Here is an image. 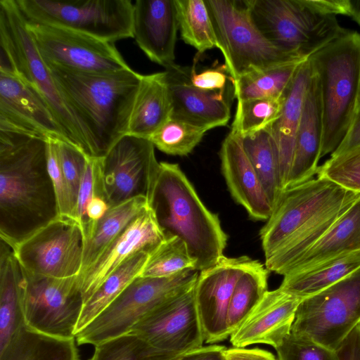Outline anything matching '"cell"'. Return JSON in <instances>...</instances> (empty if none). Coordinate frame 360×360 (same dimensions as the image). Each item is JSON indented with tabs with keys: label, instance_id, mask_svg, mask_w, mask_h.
I'll list each match as a JSON object with an SVG mask.
<instances>
[{
	"label": "cell",
	"instance_id": "obj_48",
	"mask_svg": "<svg viewBox=\"0 0 360 360\" xmlns=\"http://www.w3.org/2000/svg\"><path fill=\"white\" fill-rule=\"evenodd\" d=\"M335 352L340 360H360V323L343 340Z\"/></svg>",
	"mask_w": 360,
	"mask_h": 360
},
{
	"label": "cell",
	"instance_id": "obj_40",
	"mask_svg": "<svg viewBox=\"0 0 360 360\" xmlns=\"http://www.w3.org/2000/svg\"><path fill=\"white\" fill-rule=\"evenodd\" d=\"M181 356L162 353L130 332L94 346L88 360H178Z\"/></svg>",
	"mask_w": 360,
	"mask_h": 360
},
{
	"label": "cell",
	"instance_id": "obj_9",
	"mask_svg": "<svg viewBox=\"0 0 360 360\" xmlns=\"http://www.w3.org/2000/svg\"><path fill=\"white\" fill-rule=\"evenodd\" d=\"M199 272L188 269L167 277L137 276L75 335L79 345L96 346L130 333L148 312L195 286Z\"/></svg>",
	"mask_w": 360,
	"mask_h": 360
},
{
	"label": "cell",
	"instance_id": "obj_27",
	"mask_svg": "<svg viewBox=\"0 0 360 360\" xmlns=\"http://www.w3.org/2000/svg\"><path fill=\"white\" fill-rule=\"evenodd\" d=\"M360 250V198L285 272L304 271L340 255Z\"/></svg>",
	"mask_w": 360,
	"mask_h": 360
},
{
	"label": "cell",
	"instance_id": "obj_19",
	"mask_svg": "<svg viewBox=\"0 0 360 360\" xmlns=\"http://www.w3.org/2000/svg\"><path fill=\"white\" fill-rule=\"evenodd\" d=\"M165 240V237L148 205L99 257L78 276L84 304L105 278L127 259L141 251L150 254Z\"/></svg>",
	"mask_w": 360,
	"mask_h": 360
},
{
	"label": "cell",
	"instance_id": "obj_36",
	"mask_svg": "<svg viewBox=\"0 0 360 360\" xmlns=\"http://www.w3.org/2000/svg\"><path fill=\"white\" fill-rule=\"evenodd\" d=\"M267 280L268 270L257 261L240 276L228 309L227 327L229 335L236 330L268 290Z\"/></svg>",
	"mask_w": 360,
	"mask_h": 360
},
{
	"label": "cell",
	"instance_id": "obj_37",
	"mask_svg": "<svg viewBox=\"0 0 360 360\" xmlns=\"http://www.w3.org/2000/svg\"><path fill=\"white\" fill-rule=\"evenodd\" d=\"M285 96L237 101L230 131L243 138L267 129L280 116Z\"/></svg>",
	"mask_w": 360,
	"mask_h": 360
},
{
	"label": "cell",
	"instance_id": "obj_35",
	"mask_svg": "<svg viewBox=\"0 0 360 360\" xmlns=\"http://www.w3.org/2000/svg\"><path fill=\"white\" fill-rule=\"evenodd\" d=\"M179 30L185 43L198 53L217 48L208 9L203 0H174Z\"/></svg>",
	"mask_w": 360,
	"mask_h": 360
},
{
	"label": "cell",
	"instance_id": "obj_39",
	"mask_svg": "<svg viewBox=\"0 0 360 360\" xmlns=\"http://www.w3.org/2000/svg\"><path fill=\"white\" fill-rule=\"evenodd\" d=\"M207 131L202 127L170 117L148 140L166 154L185 156L201 141Z\"/></svg>",
	"mask_w": 360,
	"mask_h": 360
},
{
	"label": "cell",
	"instance_id": "obj_14",
	"mask_svg": "<svg viewBox=\"0 0 360 360\" xmlns=\"http://www.w3.org/2000/svg\"><path fill=\"white\" fill-rule=\"evenodd\" d=\"M27 22L47 65L92 74L112 73L131 68L114 43L59 27Z\"/></svg>",
	"mask_w": 360,
	"mask_h": 360
},
{
	"label": "cell",
	"instance_id": "obj_46",
	"mask_svg": "<svg viewBox=\"0 0 360 360\" xmlns=\"http://www.w3.org/2000/svg\"><path fill=\"white\" fill-rule=\"evenodd\" d=\"M227 73L229 71L225 64L207 68L200 72H196L194 67H192L190 80L191 84L198 89L207 91H221L226 89L229 79Z\"/></svg>",
	"mask_w": 360,
	"mask_h": 360
},
{
	"label": "cell",
	"instance_id": "obj_51",
	"mask_svg": "<svg viewBox=\"0 0 360 360\" xmlns=\"http://www.w3.org/2000/svg\"><path fill=\"white\" fill-rule=\"evenodd\" d=\"M346 15L360 26V0H348Z\"/></svg>",
	"mask_w": 360,
	"mask_h": 360
},
{
	"label": "cell",
	"instance_id": "obj_30",
	"mask_svg": "<svg viewBox=\"0 0 360 360\" xmlns=\"http://www.w3.org/2000/svg\"><path fill=\"white\" fill-rule=\"evenodd\" d=\"M148 205L146 198L138 197L109 207L104 216L96 222L91 233L85 240L82 266L79 275L99 257Z\"/></svg>",
	"mask_w": 360,
	"mask_h": 360
},
{
	"label": "cell",
	"instance_id": "obj_26",
	"mask_svg": "<svg viewBox=\"0 0 360 360\" xmlns=\"http://www.w3.org/2000/svg\"><path fill=\"white\" fill-rule=\"evenodd\" d=\"M311 75V67L307 58L301 63L297 72L286 94L280 116L268 127L278 152L283 190L287 184L304 100Z\"/></svg>",
	"mask_w": 360,
	"mask_h": 360
},
{
	"label": "cell",
	"instance_id": "obj_11",
	"mask_svg": "<svg viewBox=\"0 0 360 360\" xmlns=\"http://www.w3.org/2000/svg\"><path fill=\"white\" fill-rule=\"evenodd\" d=\"M360 323V267L300 303L292 333L335 350Z\"/></svg>",
	"mask_w": 360,
	"mask_h": 360
},
{
	"label": "cell",
	"instance_id": "obj_29",
	"mask_svg": "<svg viewBox=\"0 0 360 360\" xmlns=\"http://www.w3.org/2000/svg\"><path fill=\"white\" fill-rule=\"evenodd\" d=\"M75 341L44 335L25 325L0 349V360H79Z\"/></svg>",
	"mask_w": 360,
	"mask_h": 360
},
{
	"label": "cell",
	"instance_id": "obj_49",
	"mask_svg": "<svg viewBox=\"0 0 360 360\" xmlns=\"http://www.w3.org/2000/svg\"><path fill=\"white\" fill-rule=\"evenodd\" d=\"M225 346L213 344L202 346L182 355L178 360H224Z\"/></svg>",
	"mask_w": 360,
	"mask_h": 360
},
{
	"label": "cell",
	"instance_id": "obj_2",
	"mask_svg": "<svg viewBox=\"0 0 360 360\" xmlns=\"http://www.w3.org/2000/svg\"><path fill=\"white\" fill-rule=\"evenodd\" d=\"M360 198L316 176L285 188L259 232L268 271H285Z\"/></svg>",
	"mask_w": 360,
	"mask_h": 360
},
{
	"label": "cell",
	"instance_id": "obj_5",
	"mask_svg": "<svg viewBox=\"0 0 360 360\" xmlns=\"http://www.w3.org/2000/svg\"><path fill=\"white\" fill-rule=\"evenodd\" d=\"M320 91L321 158L340 145L360 104V34L347 30L308 58Z\"/></svg>",
	"mask_w": 360,
	"mask_h": 360
},
{
	"label": "cell",
	"instance_id": "obj_47",
	"mask_svg": "<svg viewBox=\"0 0 360 360\" xmlns=\"http://www.w3.org/2000/svg\"><path fill=\"white\" fill-rule=\"evenodd\" d=\"M223 354L224 360H278L271 352L259 348L226 347Z\"/></svg>",
	"mask_w": 360,
	"mask_h": 360
},
{
	"label": "cell",
	"instance_id": "obj_1",
	"mask_svg": "<svg viewBox=\"0 0 360 360\" xmlns=\"http://www.w3.org/2000/svg\"><path fill=\"white\" fill-rule=\"evenodd\" d=\"M47 141L0 131V236L14 249L59 216Z\"/></svg>",
	"mask_w": 360,
	"mask_h": 360
},
{
	"label": "cell",
	"instance_id": "obj_20",
	"mask_svg": "<svg viewBox=\"0 0 360 360\" xmlns=\"http://www.w3.org/2000/svg\"><path fill=\"white\" fill-rule=\"evenodd\" d=\"M302 299L279 287L267 290L231 334L232 346L247 347L263 344L276 349L290 333L297 309Z\"/></svg>",
	"mask_w": 360,
	"mask_h": 360
},
{
	"label": "cell",
	"instance_id": "obj_6",
	"mask_svg": "<svg viewBox=\"0 0 360 360\" xmlns=\"http://www.w3.org/2000/svg\"><path fill=\"white\" fill-rule=\"evenodd\" d=\"M0 70L13 72L50 107L71 145L91 156L80 125L63 99L15 0H0Z\"/></svg>",
	"mask_w": 360,
	"mask_h": 360
},
{
	"label": "cell",
	"instance_id": "obj_25",
	"mask_svg": "<svg viewBox=\"0 0 360 360\" xmlns=\"http://www.w3.org/2000/svg\"><path fill=\"white\" fill-rule=\"evenodd\" d=\"M172 111L166 72L142 75L127 135L148 139L171 117Z\"/></svg>",
	"mask_w": 360,
	"mask_h": 360
},
{
	"label": "cell",
	"instance_id": "obj_41",
	"mask_svg": "<svg viewBox=\"0 0 360 360\" xmlns=\"http://www.w3.org/2000/svg\"><path fill=\"white\" fill-rule=\"evenodd\" d=\"M316 176L360 193V144L344 153L330 155L319 166Z\"/></svg>",
	"mask_w": 360,
	"mask_h": 360
},
{
	"label": "cell",
	"instance_id": "obj_44",
	"mask_svg": "<svg viewBox=\"0 0 360 360\" xmlns=\"http://www.w3.org/2000/svg\"><path fill=\"white\" fill-rule=\"evenodd\" d=\"M58 141H47V165L49 175L55 190L59 214L75 219L76 205L63 174Z\"/></svg>",
	"mask_w": 360,
	"mask_h": 360
},
{
	"label": "cell",
	"instance_id": "obj_4",
	"mask_svg": "<svg viewBox=\"0 0 360 360\" xmlns=\"http://www.w3.org/2000/svg\"><path fill=\"white\" fill-rule=\"evenodd\" d=\"M148 200L165 238L175 236L186 244L196 270L209 269L224 256L228 236L179 165L160 162Z\"/></svg>",
	"mask_w": 360,
	"mask_h": 360
},
{
	"label": "cell",
	"instance_id": "obj_33",
	"mask_svg": "<svg viewBox=\"0 0 360 360\" xmlns=\"http://www.w3.org/2000/svg\"><path fill=\"white\" fill-rule=\"evenodd\" d=\"M241 139L245 153L274 209L283 191L275 141L268 128Z\"/></svg>",
	"mask_w": 360,
	"mask_h": 360
},
{
	"label": "cell",
	"instance_id": "obj_7",
	"mask_svg": "<svg viewBox=\"0 0 360 360\" xmlns=\"http://www.w3.org/2000/svg\"><path fill=\"white\" fill-rule=\"evenodd\" d=\"M262 34L276 46L307 59L347 32L336 15L315 0H246Z\"/></svg>",
	"mask_w": 360,
	"mask_h": 360
},
{
	"label": "cell",
	"instance_id": "obj_17",
	"mask_svg": "<svg viewBox=\"0 0 360 360\" xmlns=\"http://www.w3.org/2000/svg\"><path fill=\"white\" fill-rule=\"evenodd\" d=\"M255 262L247 256H224L214 266L199 272L194 295L205 343L217 344L229 338L231 298L238 278Z\"/></svg>",
	"mask_w": 360,
	"mask_h": 360
},
{
	"label": "cell",
	"instance_id": "obj_28",
	"mask_svg": "<svg viewBox=\"0 0 360 360\" xmlns=\"http://www.w3.org/2000/svg\"><path fill=\"white\" fill-rule=\"evenodd\" d=\"M22 268L11 247L0 245V349L25 325L22 302Z\"/></svg>",
	"mask_w": 360,
	"mask_h": 360
},
{
	"label": "cell",
	"instance_id": "obj_16",
	"mask_svg": "<svg viewBox=\"0 0 360 360\" xmlns=\"http://www.w3.org/2000/svg\"><path fill=\"white\" fill-rule=\"evenodd\" d=\"M194 287L154 308L131 332L152 347L172 356H181L202 347L205 339L196 309Z\"/></svg>",
	"mask_w": 360,
	"mask_h": 360
},
{
	"label": "cell",
	"instance_id": "obj_15",
	"mask_svg": "<svg viewBox=\"0 0 360 360\" xmlns=\"http://www.w3.org/2000/svg\"><path fill=\"white\" fill-rule=\"evenodd\" d=\"M160 162L148 139L125 135L102 158L103 179L109 207L138 197L148 198Z\"/></svg>",
	"mask_w": 360,
	"mask_h": 360
},
{
	"label": "cell",
	"instance_id": "obj_50",
	"mask_svg": "<svg viewBox=\"0 0 360 360\" xmlns=\"http://www.w3.org/2000/svg\"><path fill=\"white\" fill-rule=\"evenodd\" d=\"M360 144V104L357 108L352 124L346 136L338 148L330 155H335L344 153Z\"/></svg>",
	"mask_w": 360,
	"mask_h": 360
},
{
	"label": "cell",
	"instance_id": "obj_10",
	"mask_svg": "<svg viewBox=\"0 0 360 360\" xmlns=\"http://www.w3.org/2000/svg\"><path fill=\"white\" fill-rule=\"evenodd\" d=\"M30 23L78 32L115 43L132 38L130 0H15Z\"/></svg>",
	"mask_w": 360,
	"mask_h": 360
},
{
	"label": "cell",
	"instance_id": "obj_23",
	"mask_svg": "<svg viewBox=\"0 0 360 360\" xmlns=\"http://www.w3.org/2000/svg\"><path fill=\"white\" fill-rule=\"evenodd\" d=\"M221 172L234 200L249 216L268 220L273 207L243 148L240 136L230 131L219 150Z\"/></svg>",
	"mask_w": 360,
	"mask_h": 360
},
{
	"label": "cell",
	"instance_id": "obj_42",
	"mask_svg": "<svg viewBox=\"0 0 360 360\" xmlns=\"http://www.w3.org/2000/svg\"><path fill=\"white\" fill-rule=\"evenodd\" d=\"M276 351L278 360H340L335 350L292 333Z\"/></svg>",
	"mask_w": 360,
	"mask_h": 360
},
{
	"label": "cell",
	"instance_id": "obj_3",
	"mask_svg": "<svg viewBox=\"0 0 360 360\" xmlns=\"http://www.w3.org/2000/svg\"><path fill=\"white\" fill-rule=\"evenodd\" d=\"M47 65L63 99L86 136L91 156L103 157L127 135L142 75L131 68L92 74Z\"/></svg>",
	"mask_w": 360,
	"mask_h": 360
},
{
	"label": "cell",
	"instance_id": "obj_34",
	"mask_svg": "<svg viewBox=\"0 0 360 360\" xmlns=\"http://www.w3.org/2000/svg\"><path fill=\"white\" fill-rule=\"evenodd\" d=\"M303 61L255 70L239 77L232 82L234 97L241 101L285 96Z\"/></svg>",
	"mask_w": 360,
	"mask_h": 360
},
{
	"label": "cell",
	"instance_id": "obj_13",
	"mask_svg": "<svg viewBox=\"0 0 360 360\" xmlns=\"http://www.w3.org/2000/svg\"><path fill=\"white\" fill-rule=\"evenodd\" d=\"M85 238L80 224L59 215L13 249L26 271L64 278L79 274Z\"/></svg>",
	"mask_w": 360,
	"mask_h": 360
},
{
	"label": "cell",
	"instance_id": "obj_18",
	"mask_svg": "<svg viewBox=\"0 0 360 360\" xmlns=\"http://www.w3.org/2000/svg\"><path fill=\"white\" fill-rule=\"evenodd\" d=\"M0 131L70 143L43 97L13 72L1 70Z\"/></svg>",
	"mask_w": 360,
	"mask_h": 360
},
{
	"label": "cell",
	"instance_id": "obj_45",
	"mask_svg": "<svg viewBox=\"0 0 360 360\" xmlns=\"http://www.w3.org/2000/svg\"><path fill=\"white\" fill-rule=\"evenodd\" d=\"M58 148L63 174L76 205L88 156L66 142L58 141Z\"/></svg>",
	"mask_w": 360,
	"mask_h": 360
},
{
	"label": "cell",
	"instance_id": "obj_21",
	"mask_svg": "<svg viewBox=\"0 0 360 360\" xmlns=\"http://www.w3.org/2000/svg\"><path fill=\"white\" fill-rule=\"evenodd\" d=\"M165 71L172 99L171 117L207 131L228 124L231 104L226 89L207 91L194 86L190 80V67L173 63Z\"/></svg>",
	"mask_w": 360,
	"mask_h": 360
},
{
	"label": "cell",
	"instance_id": "obj_12",
	"mask_svg": "<svg viewBox=\"0 0 360 360\" xmlns=\"http://www.w3.org/2000/svg\"><path fill=\"white\" fill-rule=\"evenodd\" d=\"M22 302L25 325L49 336L75 338L77 325L84 306L78 276L58 278L32 274L22 268Z\"/></svg>",
	"mask_w": 360,
	"mask_h": 360
},
{
	"label": "cell",
	"instance_id": "obj_31",
	"mask_svg": "<svg viewBox=\"0 0 360 360\" xmlns=\"http://www.w3.org/2000/svg\"><path fill=\"white\" fill-rule=\"evenodd\" d=\"M360 267V250L344 254L313 268L283 276L279 288L302 298L334 284Z\"/></svg>",
	"mask_w": 360,
	"mask_h": 360
},
{
	"label": "cell",
	"instance_id": "obj_22",
	"mask_svg": "<svg viewBox=\"0 0 360 360\" xmlns=\"http://www.w3.org/2000/svg\"><path fill=\"white\" fill-rule=\"evenodd\" d=\"M178 30L174 0L133 4L132 38L152 62L165 68L174 63Z\"/></svg>",
	"mask_w": 360,
	"mask_h": 360
},
{
	"label": "cell",
	"instance_id": "obj_24",
	"mask_svg": "<svg viewBox=\"0 0 360 360\" xmlns=\"http://www.w3.org/2000/svg\"><path fill=\"white\" fill-rule=\"evenodd\" d=\"M322 137L323 119L319 86L317 77L312 71L304 100L285 188L307 181L316 175L318 162L321 159Z\"/></svg>",
	"mask_w": 360,
	"mask_h": 360
},
{
	"label": "cell",
	"instance_id": "obj_43",
	"mask_svg": "<svg viewBox=\"0 0 360 360\" xmlns=\"http://www.w3.org/2000/svg\"><path fill=\"white\" fill-rule=\"evenodd\" d=\"M102 158L103 157L88 156L86 159L75 212V219L81 226L85 221L86 210L91 199L96 195L106 199L103 179Z\"/></svg>",
	"mask_w": 360,
	"mask_h": 360
},
{
	"label": "cell",
	"instance_id": "obj_38",
	"mask_svg": "<svg viewBox=\"0 0 360 360\" xmlns=\"http://www.w3.org/2000/svg\"><path fill=\"white\" fill-rule=\"evenodd\" d=\"M195 266L186 244L177 237H170L150 254L140 276L167 277L188 269H196Z\"/></svg>",
	"mask_w": 360,
	"mask_h": 360
},
{
	"label": "cell",
	"instance_id": "obj_32",
	"mask_svg": "<svg viewBox=\"0 0 360 360\" xmlns=\"http://www.w3.org/2000/svg\"><path fill=\"white\" fill-rule=\"evenodd\" d=\"M149 255L150 253L145 251L137 252L105 278L84 304L75 335L112 302L135 278L140 276Z\"/></svg>",
	"mask_w": 360,
	"mask_h": 360
},
{
	"label": "cell",
	"instance_id": "obj_8",
	"mask_svg": "<svg viewBox=\"0 0 360 360\" xmlns=\"http://www.w3.org/2000/svg\"><path fill=\"white\" fill-rule=\"evenodd\" d=\"M231 82L248 72L303 61L268 40L255 24L246 0H205Z\"/></svg>",
	"mask_w": 360,
	"mask_h": 360
}]
</instances>
